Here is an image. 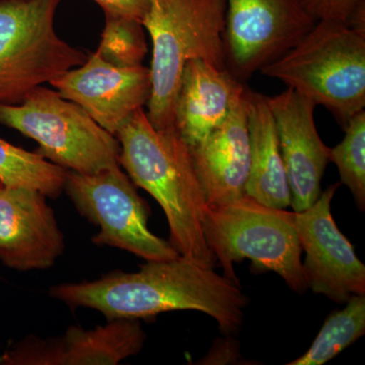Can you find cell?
Returning <instances> with one entry per match:
<instances>
[{"label":"cell","instance_id":"cell-1","mask_svg":"<svg viewBox=\"0 0 365 365\" xmlns=\"http://www.w3.org/2000/svg\"><path fill=\"white\" fill-rule=\"evenodd\" d=\"M50 295L71 307L96 309L108 321L201 312L215 319L225 334L241 329L248 306L240 283L181 255L148 261L135 272L115 271L90 282L63 283L51 287Z\"/></svg>","mask_w":365,"mask_h":365},{"label":"cell","instance_id":"cell-2","mask_svg":"<svg viewBox=\"0 0 365 365\" xmlns=\"http://www.w3.org/2000/svg\"><path fill=\"white\" fill-rule=\"evenodd\" d=\"M116 137L120 165L167 216L170 245L198 265L215 268L217 260L204 235L207 203L188 144L176 129L153 127L143 108L125 122Z\"/></svg>","mask_w":365,"mask_h":365},{"label":"cell","instance_id":"cell-3","mask_svg":"<svg viewBox=\"0 0 365 365\" xmlns=\"http://www.w3.org/2000/svg\"><path fill=\"white\" fill-rule=\"evenodd\" d=\"M225 14L227 0H150L143 25L153 43L146 115L155 128L175 129V103L189 61L201 59L227 68Z\"/></svg>","mask_w":365,"mask_h":365},{"label":"cell","instance_id":"cell-4","mask_svg":"<svg viewBox=\"0 0 365 365\" xmlns=\"http://www.w3.org/2000/svg\"><path fill=\"white\" fill-rule=\"evenodd\" d=\"M322 105L343 128L365 108V34L319 21L279 58L260 71Z\"/></svg>","mask_w":365,"mask_h":365},{"label":"cell","instance_id":"cell-5","mask_svg":"<svg viewBox=\"0 0 365 365\" xmlns=\"http://www.w3.org/2000/svg\"><path fill=\"white\" fill-rule=\"evenodd\" d=\"M204 235L225 277L240 283L234 264L250 259L257 271L279 275L297 294L307 290L295 212L270 207L245 194L207 206Z\"/></svg>","mask_w":365,"mask_h":365},{"label":"cell","instance_id":"cell-6","mask_svg":"<svg viewBox=\"0 0 365 365\" xmlns=\"http://www.w3.org/2000/svg\"><path fill=\"white\" fill-rule=\"evenodd\" d=\"M0 125L39 143L36 153L64 169L96 174L120 165L119 140L78 104L40 86L18 105H0Z\"/></svg>","mask_w":365,"mask_h":365},{"label":"cell","instance_id":"cell-7","mask_svg":"<svg viewBox=\"0 0 365 365\" xmlns=\"http://www.w3.org/2000/svg\"><path fill=\"white\" fill-rule=\"evenodd\" d=\"M60 1L0 2V105L21 104L34 88L85 63L88 54L55 31Z\"/></svg>","mask_w":365,"mask_h":365},{"label":"cell","instance_id":"cell-8","mask_svg":"<svg viewBox=\"0 0 365 365\" xmlns=\"http://www.w3.org/2000/svg\"><path fill=\"white\" fill-rule=\"evenodd\" d=\"M64 191L78 212L100 228L93 237L98 246L125 250L146 261L179 256L170 242L150 232L148 205L120 165L96 174L67 170Z\"/></svg>","mask_w":365,"mask_h":365},{"label":"cell","instance_id":"cell-9","mask_svg":"<svg viewBox=\"0 0 365 365\" xmlns=\"http://www.w3.org/2000/svg\"><path fill=\"white\" fill-rule=\"evenodd\" d=\"M316 23L302 0H227L225 67L242 83L297 45Z\"/></svg>","mask_w":365,"mask_h":365},{"label":"cell","instance_id":"cell-10","mask_svg":"<svg viewBox=\"0 0 365 365\" xmlns=\"http://www.w3.org/2000/svg\"><path fill=\"white\" fill-rule=\"evenodd\" d=\"M340 182L330 185L309 208L295 212V228L302 252L307 287L337 304L365 295V266L331 212Z\"/></svg>","mask_w":365,"mask_h":365},{"label":"cell","instance_id":"cell-11","mask_svg":"<svg viewBox=\"0 0 365 365\" xmlns=\"http://www.w3.org/2000/svg\"><path fill=\"white\" fill-rule=\"evenodd\" d=\"M50 85L116 136L134 112L148 104L150 71L143 66H113L95 52L88 55L83 66L60 74Z\"/></svg>","mask_w":365,"mask_h":365},{"label":"cell","instance_id":"cell-12","mask_svg":"<svg viewBox=\"0 0 365 365\" xmlns=\"http://www.w3.org/2000/svg\"><path fill=\"white\" fill-rule=\"evenodd\" d=\"M279 138L292 205L300 212L322 193L321 182L330 160L331 148L319 137L314 123L316 105L292 88L267 97Z\"/></svg>","mask_w":365,"mask_h":365},{"label":"cell","instance_id":"cell-13","mask_svg":"<svg viewBox=\"0 0 365 365\" xmlns=\"http://www.w3.org/2000/svg\"><path fill=\"white\" fill-rule=\"evenodd\" d=\"M66 244L46 196L37 190H0V261L18 271L52 267Z\"/></svg>","mask_w":365,"mask_h":365},{"label":"cell","instance_id":"cell-14","mask_svg":"<svg viewBox=\"0 0 365 365\" xmlns=\"http://www.w3.org/2000/svg\"><path fill=\"white\" fill-rule=\"evenodd\" d=\"M145 339L137 319H112L93 330L72 326L58 338H26L2 355V364L114 365L140 352Z\"/></svg>","mask_w":365,"mask_h":365},{"label":"cell","instance_id":"cell-15","mask_svg":"<svg viewBox=\"0 0 365 365\" xmlns=\"http://www.w3.org/2000/svg\"><path fill=\"white\" fill-rule=\"evenodd\" d=\"M248 91L246 88L220 126L202 143L190 148L207 206L245 195L251 165Z\"/></svg>","mask_w":365,"mask_h":365},{"label":"cell","instance_id":"cell-16","mask_svg":"<svg viewBox=\"0 0 365 365\" xmlns=\"http://www.w3.org/2000/svg\"><path fill=\"white\" fill-rule=\"evenodd\" d=\"M247 86L227 68L204 61H189L182 71L174 124L189 148L202 143L232 111Z\"/></svg>","mask_w":365,"mask_h":365},{"label":"cell","instance_id":"cell-17","mask_svg":"<svg viewBox=\"0 0 365 365\" xmlns=\"http://www.w3.org/2000/svg\"><path fill=\"white\" fill-rule=\"evenodd\" d=\"M248 127L251 165L245 194L270 207L287 209L292 194L275 120L267 97L250 90Z\"/></svg>","mask_w":365,"mask_h":365},{"label":"cell","instance_id":"cell-18","mask_svg":"<svg viewBox=\"0 0 365 365\" xmlns=\"http://www.w3.org/2000/svg\"><path fill=\"white\" fill-rule=\"evenodd\" d=\"M67 170L0 138V181L6 187L37 190L57 198L64 191Z\"/></svg>","mask_w":365,"mask_h":365},{"label":"cell","instance_id":"cell-19","mask_svg":"<svg viewBox=\"0 0 365 365\" xmlns=\"http://www.w3.org/2000/svg\"><path fill=\"white\" fill-rule=\"evenodd\" d=\"M365 333V295L355 294L344 309L327 318L309 349L288 365H323Z\"/></svg>","mask_w":365,"mask_h":365},{"label":"cell","instance_id":"cell-20","mask_svg":"<svg viewBox=\"0 0 365 365\" xmlns=\"http://www.w3.org/2000/svg\"><path fill=\"white\" fill-rule=\"evenodd\" d=\"M105 16V28L96 53L113 66H143L144 57L148 54L143 23L123 16Z\"/></svg>","mask_w":365,"mask_h":365},{"label":"cell","instance_id":"cell-21","mask_svg":"<svg viewBox=\"0 0 365 365\" xmlns=\"http://www.w3.org/2000/svg\"><path fill=\"white\" fill-rule=\"evenodd\" d=\"M345 136L331 148L330 160L337 165L341 182L349 188L359 210L365 209V111L348 122Z\"/></svg>","mask_w":365,"mask_h":365},{"label":"cell","instance_id":"cell-22","mask_svg":"<svg viewBox=\"0 0 365 365\" xmlns=\"http://www.w3.org/2000/svg\"><path fill=\"white\" fill-rule=\"evenodd\" d=\"M307 13L316 21H337L348 25L352 14L365 0H302Z\"/></svg>","mask_w":365,"mask_h":365},{"label":"cell","instance_id":"cell-23","mask_svg":"<svg viewBox=\"0 0 365 365\" xmlns=\"http://www.w3.org/2000/svg\"><path fill=\"white\" fill-rule=\"evenodd\" d=\"M102 7L105 14L123 16L143 23L148 9L150 0H93Z\"/></svg>","mask_w":365,"mask_h":365},{"label":"cell","instance_id":"cell-24","mask_svg":"<svg viewBox=\"0 0 365 365\" xmlns=\"http://www.w3.org/2000/svg\"><path fill=\"white\" fill-rule=\"evenodd\" d=\"M4 182H2L1 181H0V190H1L2 188H4Z\"/></svg>","mask_w":365,"mask_h":365},{"label":"cell","instance_id":"cell-25","mask_svg":"<svg viewBox=\"0 0 365 365\" xmlns=\"http://www.w3.org/2000/svg\"><path fill=\"white\" fill-rule=\"evenodd\" d=\"M4 1H11V0H0V2H4Z\"/></svg>","mask_w":365,"mask_h":365},{"label":"cell","instance_id":"cell-26","mask_svg":"<svg viewBox=\"0 0 365 365\" xmlns=\"http://www.w3.org/2000/svg\"><path fill=\"white\" fill-rule=\"evenodd\" d=\"M0 364H2V356H0Z\"/></svg>","mask_w":365,"mask_h":365}]
</instances>
